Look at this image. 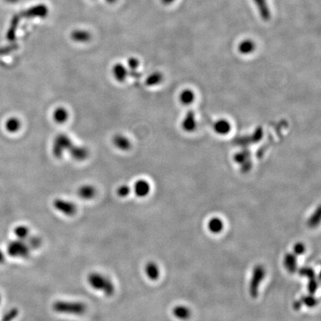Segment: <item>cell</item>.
Returning a JSON list of instances; mask_svg holds the SVG:
<instances>
[{
  "label": "cell",
  "instance_id": "6da1fadb",
  "mask_svg": "<svg viewBox=\"0 0 321 321\" xmlns=\"http://www.w3.org/2000/svg\"><path fill=\"white\" fill-rule=\"evenodd\" d=\"M86 281L91 288L101 291L107 297H112L115 294V284L112 280L99 272H91L88 275Z\"/></svg>",
  "mask_w": 321,
  "mask_h": 321
},
{
  "label": "cell",
  "instance_id": "7a4b0ae2",
  "mask_svg": "<svg viewBox=\"0 0 321 321\" xmlns=\"http://www.w3.org/2000/svg\"><path fill=\"white\" fill-rule=\"evenodd\" d=\"M54 312L63 315H82L87 310V306L83 302L57 300L52 304Z\"/></svg>",
  "mask_w": 321,
  "mask_h": 321
},
{
  "label": "cell",
  "instance_id": "3957f363",
  "mask_svg": "<svg viewBox=\"0 0 321 321\" xmlns=\"http://www.w3.org/2000/svg\"><path fill=\"white\" fill-rule=\"evenodd\" d=\"M73 143L72 139L68 135L65 133L58 134L53 140L51 146L53 155L57 158H63L66 152H69Z\"/></svg>",
  "mask_w": 321,
  "mask_h": 321
},
{
  "label": "cell",
  "instance_id": "277c9868",
  "mask_svg": "<svg viewBox=\"0 0 321 321\" xmlns=\"http://www.w3.org/2000/svg\"><path fill=\"white\" fill-rule=\"evenodd\" d=\"M265 276V269L262 265H257L254 267L252 272L251 279L249 284V293L253 298H256L259 294V285Z\"/></svg>",
  "mask_w": 321,
  "mask_h": 321
},
{
  "label": "cell",
  "instance_id": "5b68a950",
  "mask_svg": "<svg viewBox=\"0 0 321 321\" xmlns=\"http://www.w3.org/2000/svg\"><path fill=\"white\" fill-rule=\"evenodd\" d=\"M31 249L23 240H17L10 242L7 246L8 254L13 257L27 258L30 255Z\"/></svg>",
  "mask_w": 321,
  "mask_h": 321
},
{
  "label": "cell",
  "instance_id": "8992f818",
  "mask_svg": "<svg viewBox=\"0 0 321 321\" xmlns=\"http://www.w3.org/2000/svg\"><path fill=\"white\" fill-rule=\"evenodd\" d=\"M53 207L56 211L67 216H73L77 213V208L75 204L67 199L58 198L53 201Z\"/></svg>",
  "mask_w": 321,
  "mask_h": 321
},
{
  "label": "cell",
  "instance_id": "52a82bcc",
  "mask_svg": "<svg viewBox=\"0 0 321 321\" xmlns=\"http://www.w3.org/2000/svg\"><path fill=\"white\" fill-rule=\"evenodd\" d=\"M68 153L75 161L83 162L89 158V148L83 146V145H75L73 143L72 146L69 150Z\"/></svg>",
  "mask_w": 321,
  "mask_h": 321
},
{
  "label": "cell",
  "instance_id": "ba28073f",
  "mask_svg": "<svg viewBox=\"0 0 321 321\" xmlns=\"http://www.w3.org/2000/svg\"><path fill=\"white\" fill-rule=\"evenodd\" d=\"M48 14V8L44 4L35 5L24 12L27 18H45Z\"/></svg>",
  "mask_w": 321,
  "mask_h": 321
},
{
  "label": "cell",
  "instance_id": "9c48e42d",
  "mask_svg": "<svg viewBox=\"0 0 321 321\" xmlns=\"http://www.w3.org/2000/svg\"><path fill=\"white\" fill-rule=\"evenodd\" d=\"M112 74L113 78L118 83H123L127 80L129 76V70L124 64L117 63L112 68Z\"/></svg>",
  "mask_w": 321,
  "mask_h": 321
},
{
  "label": "cell",
  "instance_id": "30bf717a",
  "mask_svg": "<svg viewBox=\"0 0 321 321\" xmlns=\"http://www.w3.org/2000/svg\"><path fill=\"white\" fill-rule=\"evenodd\" d=\"M214 131L221 136H228L232 130L231 123L225 118H221L215 121L213 126Z\"/></svg>",
  "mask_w": 321,
  "mask_h": 321
},
{
  "label": "cell",
  "instance_id": "8fae6325",
  "mask_svg": "<svg viewBox=\"0 0 321 321\" xmlns=\"http://www.w3.org/2000/svg\"><path fill=\"white\" fill-rule=\"evenodd\" d=\"M151 185L146 179H139L133 185V191L139 198H144L150 193Z\"/></svg>",
  "mask_w": 321,
  "mask_h": 321
},
{
  "label": "cell",
  "instance_id": "7c38bea8",
  "mask_svg": "<svg viewBox=\"0 0 321 321\" xmlns=\"http://www.w3.org/2000/svg\"><path fill=\"white\" fill-rule=\"evenodd\" d=\"M253 2L257 8L260 18L263 21H269L272 17V13L267 0H253Z\"/></svg>",
  "mask_w": 321,
  "mask_h": 321
},
{
  "label": "cell",
  "instance_id": "4fadbf2b",
  "mask_svg": "<svg viewBox=\"0 0 321 321\" xmlns=\"http://www.w3.org/2000/svg\"><path fill=\"white\" fill-rule=\"evenodd\" d=\"M181 126L182 130L186 133H192L196 130L197 127V121L193 111L187 112V115L184 117L181 121Z\"/></svg>",
  "mask_w": 321,
  "mask_h": 321
},
{
  "label": "cell",
  "instance_id": "5bb4252c",
  "mask_svg": "<svg viewBox=\"0 0 321 321\" xmlns=\"http://www.w3.org/2000/svg\"><path fill=\"white\" fill-rule=\"evenodd\" d=\"M112 143L115 147L121 151L130 150L132 146L131 141L127 138L125 135L118 134L115 135L112 138Z\"/></svg>",
  "mask_w": 321,
  "mask_h": 321
},
{
  "label": "cell",
  "instance_id": "9a60e30c",
  "mask_svg": "<svg viewBox=\"0 0 321 321\" xmlns=\"http://www.w3.org/2000/svg\"><path fill=\"white\" fill-rule=\"evenodd\" d=\"M77 194L79 198L83 200H91L96 196L97 190L95 186L92 184H83L79 187Z\"/></svg>",
  "mask_w": 321,
  "mask_h": 321
},
{
  "label": "cell",
  "instance_id": "2e32d148",
  "mask_svg": "<svg viewBox=\"0 0 321 321\" xmlns=\"http://www.w3.org/2000/svg\"><path fill=\"white\" fill-rule=\"evenodd\" d=\"M53 121L58 124H64L70 118V112L64 107H58L52 113Z\"/></svg>",
  "mask_w": 321,
  "mask_h": 321
},
{
  "label": "cell",
  "instance_id": "e0dca14e",
  "mask_svg": "<svg viewBox=\"0 0 321 321\" xmlns=\"http://www.w3.org/2000/svg\"><path fill=\"white\" fill-rule=\"evenodd\" d=\"M256 43L250 39H245L238 45V51L243 55H251L256 50Z\"/></svg>",
  "mask_w": 321,
  "mask_h": 321
},
{
  "label": "cell",
  "instance_id": "ac0fdd59",
  "mask_svg": "<svg viewBox=\"0 0 321 321\" xmlns=\"http://www.w3.org/2000/svg\"><path fill=\"white\" fill-rule=\"evenodd\" d=\"M284 265L285 269L289 273H295L298 270L297 269V256L293 253H287L284 256Z\"/></svg>",
  "mask_w": 321,
  "mask_h": 321
},
{
  "label": "cell",
  "instance_id": "d6986e66",
  "mask_svg": "<svg viewBox=\"0 0 321 321\" xmlns=\"http://www.w3.org/2000/svg\"><path fill=\"white\" fill-rule=\"evenodd\" d=\"M71 38L73 41L78 43H86L92 38L90 32L83 29L73 31L71 34Z\"/></svg>",
  "mask_w": 321,
  "mask_h": 321
},
{
  "label": "cell",
  "instance_id": "ffe728a7",
  "mask_svg": "<svg viewBox=\"0 0 321 321\" xmlns=\"http://www.w3.org/2000/svg\"><path fill=\"white\" fill-rule=\"evenodd\" d=\"M144 272L146 274V277L149 278L150 281H157L160 276V270L158 268V265L155 262H148L145 265Z\"/></svg>",
  "mask_w": 321,
  "mask_h": 321
},
{
  "label": "cell",
  "instance_id": "44dd1931",
  "mask_svg": "<svg viewBox=\"0 0 321 321\" xmlns=\"http://www.w3.org/2000/svg\"><path fill=\"white\" fill-rule=\"evenodd\" d=\"M178 99L182 105L190 106L194 103L196 100V94L192 89H185L180 92Z\"/></svg>",
  "mask_w": 321,
  "mask_h": 321
},
{
  "label": "cell",
  "instance_id": "7402d4cb",
  "mask_svg": "<svg viewBox=\"0 0 321 321\" xmlns=\"http://www.w3.org/2000/svg\"><path fill=\"white\" fill-rule=\"evenodd\" d=\"M164 80L163 74L160 71H154L145 79V84L147 86H156L161 84Z\"/></svg>",
  "mask_w": 321,
  "mask_h": 321
},
{
  "label": "cell",
  "instance_id": "603a6c76",
  "mask_svg": "<svg viewBox=\"0 0 321 321\" xmlns=\"http://www.w3.org/2000/svg\"><path fill=\"white\" fill-rule=\"evenodd\" d=\"M173 313H174V316L178 319L187 320L190 318L191 312L187 306L178 305V306H175L173 309Z\"/></svg>",
  "mask_w": 321,
  "mask_h": 321
},
{
  "label": "cell",
  "instance_id": "cb8c5ba5",
  "mask_svg": "<svg viewBox=\"0 0 321 321\" xmlns=\"http://www.w3.org/2000/svg\"><path fill=\"white\" fill-rule=\"evenodd\" d=\"M208 226L210 231L213 234H219L223 230L224 223L219 218L214 217L210 219Z\"/></svg>",
  "mask_w": 321,
  "mask_h": 321
},
{
  "label": "cell",
  "instance_id": "d4e9b609",
  "mask_svg": "<svg viewBox=\"0 0 321 321\" xmlns=\"http://www.w3.org/2000/svg\"><path fill=\"white\" fill-rule=\"evenodd\" d=\"M5 127L9 133H17L21 128V121L17 118H11L7 121Z\"/></svg>",
  "mask_w": 321,
  "mask_h": 321
},
{
  "label": "cell",
  "instance_id": "484cf974",
  "mask_svg": "<svg viewBox=\"0 0 321 321\" xmlns=\"http://www.w3.org/2000/svg\"><path fill=\"white\" fill-rule=\"evenodd\" d=\"M14 233L18 240H27L28 237H29L30 231H29V228L28 227L25 226V225H19L14 228Z\"/></svg>",
  "mask_w": 321,
  "mask_h": 321
},
{
  "label": "cell",
  "instance_id": "4316f807",
  "mask_svg": "<svg viewBox=\"0 0 321 321\" xmlns=\"http://www.w3.org/2000/svg\"><path fill=\"white\" fill-rule=\"evenodd\" d=\"M300 300L301 301L302 304L307 306V307H315L318 303V299L314 297L313 294H312L303 295Z\"/></svg>",
  "mask_w": 321,
  "mask_h": 321
},
{
  "label": "cell",
  "instance_id": "83f0119b",
  "mask_svg": "<svg viewBox=\"0 0 321 321\" xmlns=\"http://www.w3.org/2000/svg\"><path fill=\"white\" fill-rule=\"evenodd\" d=\"M298 273L300 276L307 278L308 281L316 278V274H315V271L310 267H302L299 269Z\"/></svg>",
  "mask_w": 321,
  "mask_h": 321
},
{
  "label": "cell",
  "instance_id": "f1b7e54d",
  "mask_svg": "<svg viewBox=\"0 0 321 321\" xmlns=\"http://www.w3.org/2000/svg\"><path fill=\"white\" fill-rule=\"evenodd\" d=\"M139 66H140V61L138 58H135V57H131V58H129L128 61H127V67L129 70V74L138 71Z\"/></svg>",
  "mask_w": 321,
  "mask_h": 321
},
{
  "label": "cell",
  "instance_id": "f546056e",
  "mask_svg": "<svg viewBox=\"0 0 321 321\" xmlns=\"http://www.w3.org/2000/svg\"><path fill=\"white\" fill-rule=\"evenodd\" d=\"M19 315V309L17 308H13L6 312L2 316V321H13L17 318Z\"/></svg>",
  "mask_w": 321,
  "mask_h": 321
},
{
  "label": "cell",
  "instance_id": "4dcf8cb0",
  "mask_svg": "<svg viewBox=\"0 0 321 321\" xmlns=\"http://www.w3.org/2000/svg\"><path fill=\"white\" fill-rule=\"evenodd\" d=\"M130 192H131V188L127 184L119 186L116 190L117 195L121 198L127 197L130 195Z\"/></svg>",
  "mask_w": 321,
  "mask_h": 321
},
{
  "label": "cell",
  "instance_id": "1f68e13d",
  "mask_svg": "<svg viewBox=\"0 0 321 321\" xmlns=\"http://www.w3.org/2000/svg\"><path fill=\"white\" fill-rule=\"evenodd\" d=\"M27 240L28 246L31 249H36L41 246V240L39 237H35V236H32V237L29 236Z\"/></svg>",
  "mask_w": 321,
  "mask_h": 321
},
{
  "label": "cell",
  "instance_id": "d6a6232c",
  "mask_svg": "<svg viewBox=\"0 0 321 321\" xmlns=\"http://www.w3.org/2000/svg\"><path fill=\"white\" fill-rule=\"evenodd\" d=\"M320 219H321V216H320L319 210H318V212L315 213L312 217L308 220V225L311 228L317 227V225L320 223Z\"/></svg>",
  "mask_w": 321,
  "mask_h": 321
},
{
  "label": "cell",
  "instance_id": "836d02e7",
  "mask_svg": "<svg viewBox=\"0 0 321 321\" xmlns=\"http://www.w3.org/2000/svg\"><path fill=\"white\" fill-rule=\"evenodd\" d=\"M318 288V282L316 278L315 279L310 280L308 281L307 289L309 291V294H314L316 293L317 290Z\"/></svg>",
  "mask_w": 321,
  "mask_h": 321
},
{
  "label": "cell",
  "instance_id": "e575fe53",
  "mask_svg": "<svg viewBox=\"0 0 321 321\" xmlns=\"http://www.w3.org/2000/svg\"><path fill=\"white\" fill-rule=\"evenodd\" d=\"M293 250H294V254H295L296 256H300V255L303 254L306 251V247H305L304 244L302 243H296L293 248Z\"/></svg>",
  "mask_w": 321,
  "mask_h": 321
},
{
  "label": "cell",
  "instance_id": "d590c367",
  "mask_svg": "<svg viewBox=\"0 0 321 321\" xmlns=\"http://www.w3.org/2000/svg\"><path fill=\"white\" fill-rule=\"evenodd\" d=\"M302 306H303V304H302L300 300H296L294 303V305H293L295 310H300V309H301Z\"/></svg>",
  "mask_w": 321,
  "mask_h": 321
},
{
  "label": "cell",
  "instance_id": "8d00e7d4",
  "mask_svg": "<svg viewBox=\"0 0 321 321\" xmlns=\"http://www.w3.org/2000/svg\"><path fill=\"white\" fill-rule=\"evenodd\" d=\"M177 0H161V2H162V4L165 5H172L173 3L176 2Z\"/></svg>",
  "mask_w": 321,
  "mask_h": 321
},
{
  "label": "cell",
  "instance_id": "74e56055",
  "mask_svg": "<svg viewBox=\"0 0 321 321\" xmlns=\"http://www.w3.org/2000/svg\"><path fill=\"white\" fill-rule=\"evenodd\" d=\"M5 260V256L4 255L3 252L2 250H0V264L3 263Z\"/></svg>",
  "mask_w": 321,
  "mask_h": 321
},
{
  "label": "cell",
  "instance_id": "f35d334b",
  "mask_svg": "<svg viewBox=\"0 0 321 321\" xmlns=\"http://www.w3.org/2000/svg\"><path fill=\"white\" fill-rule=\"evenodd\" d=\"M105 1L109 4H114L117 2V0H105Z\"/></svg>",
  "mask_w": 321,
  "mask_h": 321
},
{
  "label": "cell",
  "instance_id": "ab89813d",
  "mask_svg": "<svg viewBox=\"0 0 321 321\" xmlns=\"http://www.w3.org/2000/svg\"><path fill=\"white\" fill-rule=\"evenodd\" d=\"M5 1H7L8 2H10V3H15V2H18V1H20V0H5Z\"/></svg>",
  "mask_w": 321,
  "mask_h": 321
},
{
  "label": "cell",
  "instance_id": "60d3db41",
  "mask_svg": "<svg viewBox=\"0 0 321 321\" xmlns=\"http://www.w3.org/2000/svg\"><path fill=\"white\" fill-rule=\"evenodd\" d=\"M0 303H1V296H0Z\"/></svg>",
  "mask_w": 321,
  "mask_h": 321
}]
</instances>
